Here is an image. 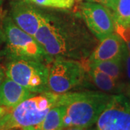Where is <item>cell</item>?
Wrapping results in <instances>:
<instances>
[{
	"label": "cell",
	"instance_id": "cell-1",
	"mask_svg": "<svg viewBox=\"0 0 130 130\" xmlns=\"http://www.w3.org/2000/svg\"><path fill=\"white\" fill-rule=\"evenodd\" d=\"M34 38L51 61L85 60L98 45L97 38L79 18L49 12Z\"/></svg>",
	"mask_w": 130,
	"mask_h": 130
},
{
	"label": "cell",
	"instance_id": "cell-2",
	"mask_svg": "<svg viewBox=\"0 0 130 130\" xmlns=\"http://www.w3.org/2000/svg\"><path fill=\"white\" fill-rule=\"evenodd\" d=\"M111 97L112 95L102 91L67 92L59 94L56 106L64 108V128L77 126L88 129L96 123Z\"/></svg>",
	"mask_w": 130,
	"mask_h": 130
},
{
	"label": "cell",
	"instance_id": "cell-3",
	"mask_svg": "<svg viewBox=\"0 0 130 130\" xmlns=\"http://www.w3.org/2000/svg\"><path fill=\"white\" fill-rule=\"evenodd\" d=\"M58 95L51 91L35 94L7 112L0 120V128L33 130L56 106Z\"/></svg>",
	"mask_w": 130,
	"mask_h": 130
},
{
	"label": "cell",
	"instance_id": "cell-4",
	"mask_svg": "<svg viewBox=\"0 0 130 130\" xmlns=\"http://www.w3.org/2000/svg\"><path fill=\"white\" fill-rule=\"evenodd\" d=\"M3 29L5 47L1 53L6 56L7 59H24L48 64L51 62V60L36 39L19 28L10 16L3 18Z\"/></svg>",
	"mask_w": 130,
	"mask_h": 130
},
{
	"label": "cell",
	"instance_id": "cell-5",
	"mask_svg": "<svg viewBox=\"0 0 130 130\" xmlns=\"http://www.w3.org/2000/svg\"><path fill=\"white\" fill-rule=\"evenodd\" d=\"M5 70L7 77L32 93L49 91L48 88V67L43 62L32 59H9Z\"/></svg>",
	"mask_w": 130,
	"mask_h": 130
},
{
	"label": "cell",
	"instance_id": "cell-6",
	"mask_svg": "<svg viewBox=\"0 0 130 130\" xmlns=\"http://www.w3.org/2000/svg\"><path fill=\"white\" fill-rule=\"evenodd\" d=\"M48 64V88L52 93L70 92L84 80L85 68L80 61L55 58Z\"/></svg>",
	"mask_w": 130,
	"mask_h": 130
},
{
	"label": "cell",
	"instance_id": "cell-7",
	"mask_svg": "<svg viewBox=\"0 0 130 130\" xmlns=\"http://www.w3.org/2000/svg\"><path fill=\"white\" fill-rule=\"evenodd\" d=\"M98 130H130V101L123 94L112 95L96 121Z\"/></svg>",
	"mask_w": 130,
	"mask_h": 130
},
{
	"label": "cell",
	"instance_id": "cell-8",
	"mask_svg": "<svg viewBox=\"0 0 130 130\" xmlns=\"http://www.w3.org/2000/svg\"><path fill=\"white\" fill-rule=\"evenodd\" d=\"M80 14L87 28L98 41L114 32V18L111 10L102 5L85 2Z\"/></svg>",
	"mask_w": 130,
	"mask_h": 130
},
{
	"label": "cell",
	"instance_id": "cell-9",
	"mask_svg": "<svg viewBox=\"0 0 130 130\" xmlns=\"http://www.w3.org/2000/svg\"><path fill=\"white\" fill-rule=\"evenodd\" d=\"M9 16L19 28L34 37L45 20L46 12L28 0H14L10 5Z\"/></svg>",
	"mask_w": 130,
	"mask_h": 130
},
{
	"label": "cell",
	"instance_id": "cell-10",
	"mask_svg": "<svg viewBox=\"0 0 130 130\" xmlns=\"http://www.w3.org/2000/svg\"><path fill=\"white\" fill-rule=\"evenodd\" d=\"M127 48L124 42L116 32L104 38L95 48L88 62L124 59Z\"/></svg>",
	"mask_w": 130,
	"mask_h": 130
},
{
	"label": "cell",
	"instance_id": "cell-11",
	"mask_svg": "<svg viewBox=\"0 0 130 130\" xmlns=\"http://www.w3.org/2000/svg\"><path fill=\"white\" fill-rule=\"evenodd\" d=\"M36 93L6 77L0 87V106L14 108Z\"/></svg>",
	"mask_w": 130,
	"mask_h": 130
},
{
	"label": "cell",
	"instance_id": "cell-12",
	"mask_svg": "<svg viewBox=\"0 0 130 130\" xmlns=\"http://www.w3.org/2000/svg\"><path fill=\"white\" fill-rule=\"evenodd\" d=\"M88 72L95 86L102 92L121 94L122 92L127 90L126 85L103 72L88 67Z\"/></svg>",
	"mask_w": 130,
	"mask_h": 130
},
{
	"label": "cell",
	"instance_id": "cell-13",
	"mask_svg": "<svg viewBox=\"0 0 130 130\" xmlns=\"http://www.w3.org/2000/svg\"><path fill=\"white\" fill-rule=\"evenodd\" d=\"M64 108L55 106L46 114L43 120L33 130H62Z\"/></svg>",
	"mask_w": 130,
	"mask_h": 130
},
{
	"label": "cell",
	"instance_id": "cell-14",
	"mask_svg": "<svg viewBox=\"0 0 130 130\" xmlns=\"http://www.w3.org/2000/svg\"><path fill=\"white\" fill-rule=\"evenodd\" d=\"M88 67L108 74L114 79L120 80L124 73V59L88 62Z\"/></svg>",
	"mask_w": 130,
	"mask_h": 130
},
{
	"label": "cell",
	"instance_id": "cell-15",
	"mask_svg": "<svg viewBox=\"0 0 130 130\" xmlns=\"http://www.w3.org/2000/svg\"><path fill=\"white\" fill-rule=\"evenodd\" d=\"M111 11L115 21L122 24H130V0H116Z\"/></svg>",
	"mask_w": 130,
	"mask_h": 130
},
{
	"label": "cell",
	"instance_id": "cell-16",
	"mask_svg": "<svg viewBox=\"0 0 130 130\" xmlns=\"http://www.w3.org/2000/svg\"><path fill=\"white\" fill-rule=\"evenodd\" d=\"M34 5L58 9H70L74 5L75 0H28Z\"/></svg>",
	"mask_w": 130,
	"mask_h": 130
},
{
	"label": "cell",
	"instance_id": "cell-17",
	"mask_svg": "<svg viewBox=\"0 0 130 130\" xmlns=\"http://www.w3.org/2000/svg\"><path fill=\"white\" fill-rule=\"evenodd\" d=\"M114 32L125 43L130 53V24H122L114 20Z\"/></svg>",
	"mask_w": 130,
	"mask_h": 130
},
{
	"label": "cell",
	"instance_id": "cell-18",
	"mask_svg": "<svg viewBox=\"0 0 130 130\" xmlns=\"http://www.w3.org/2000/svg\"><path fill=\"white\" fill-rule=\"evenodd\" d=\"M124 65L126 77L129 81V85H127V90L130 92V53L128 51V50L126 51L125 56L124 57Z\"/></svg>",
	"mask_w": 130,
	"mask_h": 130
},
{
	"label": "cell",
	"instance_id": "cell-19",
	"mask_svg": "<svg viewBox=\"0 0 130 130\" xmlns=\"http://www.w3.org/2000/svg\"><path fill=\"white\" fill-rule=\"evenodd\" d=\"M85 2H94L98 3L100 5H102L105 7H108L111 10L113 9L114 5L116 4V0H84Z\"/></svg>",
	"mask_w": 130,
	"mask_h": 130
},
{
	"label": "cell",
	"instance_id": "cell-20",
	"mask_svg": "<svg viewBox=\"0 0 130 130\" xmlns=\"http://www.w3.org/2000/svg\"><path fill=\"white\" fill-rule=\"evenodd\" d=\"M5 43V36L3 29V19L0 17V49L2 46V45Z\"/></svg>",
	"mask_w": 130,
	"mask_h": 130
},
{
	"label": "cell",
	"instance_id": "cell-21",
	"mask_svg": "<svg viewBox=\"0 0 130 130\" xmlns=\"http://www.w3.org/2000/svg\"><path fill=\"white\" fill-rule=\"evenodd\" d=\"M5 79V69L0 65V87L2 84L3 83Z\"/></svg>",
	"mask_w": 130,
	"mask_h": 130
},
{
	"label": "cell",
	"instance_id": "cell-22",
	"mask_svg": "<svg viewBox=\"0 0 130 130\" xmlns=\"http://www.w3.org/2000/svg\"><path fill=\"white\" fill-rule=\"evenodd\" d=\"M62 130H87V128L77 127V126H69V127L63 128Z\"/></svg>",
	"mask_w": 130,
	"mask_h": 130
},
{
	"label": "cell",
	"instance_id": "cell-23",
	"mask_svg": "<svg viewBox=\"0 0 130 130\" xmlns=\"http://www.w3.org/2000/svg\"><path fill=\"white\" fill-rule=\"evenodd\" d=\"M7 113V109L6 108L0 106V120L2 119V118L5 116Z\"/></svg>",
	"mask_w": 130,
	"mask_h": 130
},
{
	"label": "cell",
	"instance_id": "cell-24",
	"mask_svg": "<svg viewBox=\"0 0 130 130\" xmlns=\"http://www.w3.org/2000/svg\"><path fill=\"white\" fill-rule=\"evenodd\" d=\"M0 130H17V129H9V128H0Z\"/></svg>",
	"mask_w": 130,
	"mask_h": 130
},
{
	"label": "cell",
	"instance_id": "cell-25",
	"mask_svg": "<svg viewBox=\"0 0 130 130\" xmlns=\"http://www.w3.org/2000/svg\"><path fill=\"white\" fill-rule=\"evenodd\" d=\"M87 130H98L97 128H96V126L95 127H92V126H90V129H87Z\"/></svg>",
	"mask_w": 130,
	"mask_h": 130
},
{
	"label": "cell",
	"instance_id": "cell-26",
	"mask_svg": "<svg viewBox=\"0 0 130 130\" xmlns=\"http://www.w3.org/2000/svg\"><path fill=\"white\" fill-rule=\"evenodd\" d=\"M2 1H3V0H0V5H2Z\"/></svg>",
	"mask_w": 130,
	"mask_h": 130
}]
</instances>
